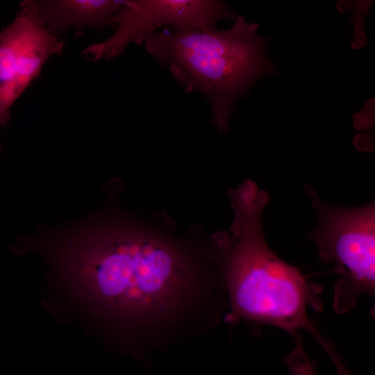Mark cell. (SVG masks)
<instances>
[{"mask_svg": "<svg viewBox=\"0 0 375 375\" xmlns=\"http://www.w3.org/2000/svg\"><path fill=\"white\" fill-rule=\"evenodd\" d=\"M268 198L258 192L241 193L231 201L233 235L221 233L224 266L236 315L252 322L279 328L293 340L285 361L291 375H318L303 348L307 332L333 360L338 375H352L343 364L332 340L309 316L323 308V288L309 281L300 269L282 260L267 244L262 216Z\"/></svg>", "mask_w": 375, "mask_h": 375, "instance_id": "cell-1", "label": "cell"}, {"mask_svg": "<svg viewBox=\"0 0 375 375\" xmlns=\"http://www.w3.org/2000/svg\"><path fill=\"white\" fill-rule=\"evenodd\" d=\"M153 225L108 218L79 233L62 252L63 270L105 308L132 316L167 310L190 267L183 252Z\"/></svg>", "mask_w": 375, "mask_h": 375, "instance_id": "cell-2", "label": "cell"}, {"mask_svg": "<svg viewBox=\"0 0 375 375\" xmlns=\"http://www.w3.org/2000/svg\"><path fill=\"white\" fill-rule=\"evenodd\" d=\"M258 26L238 15L228 29L174 32L165 28L149 35L143 44L186 92L204 96L212 123L226 133L238 99L258 79L276 73L267 55L270 38L258 35Z\"/></svg>", "mask_w": 375, "mask_h": 375, "instance_id": "cell-3", "label": "cell"}, {"mask_svg": "<svg viewBox=\"0 0 375 375\" xmlns=\"http://www.w3.org/2000/svg\"><path fill=\"white\" fill-rule=\"evenodd\" d=\"M305 190L315 208L318 226L308 233L322 261L338 276L333 306L343 314L356 306L360 296L375 294V203L356 207L327 203L310 186Z\"/></svg>", "mask_w": 375, "mask_h": 375, "instance_id": "cell-4", "label": "cell"}, {"mask_svg": "<svg viewBox=\"0 0 375 375\" xmlns=\"http://www.w3.org/2000/svg\"><path fill=\"white\" fill-rule=\"evenodd\" d=\"M237 16L218 0H124L110 20L113 33L86 47L83 54L92 62L111 60L161 27L174 32L214 31L219 21Z\"/></svg>", "mask_w": 375, "mask_h": 375, "instance_id": "cell-5", "label": "cell"}, {"mask_svg": "<svg viewBox=\"0 0 375 375\" xmlns=\"http://www.w3.org/2000/svg\"><path fill=\"white\" fill-rule=\"evenodd\" d=\"M65 41L44 25L36 1L21 2L13 20L0 31V124L10 119V109L38 77L49 58L60 56Z\"/></svg>", "mask_w": 375, "mask_h": 375, "instance_id": "cell-6", "label": "cell"}, {"mask_svg": "<svg viewBox=\"0 0 375 375\" xmlns=\"http://www.w3.org/2000/svg\"><path fill=\"white\" fill-rule=\"evenodd\" d=\"M42 19L53 35L69 29L76 33L87 28L101 31L122 6L124 0H44L36 1Z\"/></svg>", "mask_w": 375, "mask_h": 375, "instance_id": "cell-7", "label": "cell"}, {"mask_svg": "<svg viewBox=\"0 0 375 375\" xmlns=\"http://www.w3.org/2000/svg\"><path fill=\"white\" fill-rule=\"evenodd\" d=\"M0 127H1V125H0ZM1 147H0V151H1Z\"/></svg>", "mask_w": 375, "mask_h": 375, "instance_id": "cell-8", "label": "cell"}]
</instances>
